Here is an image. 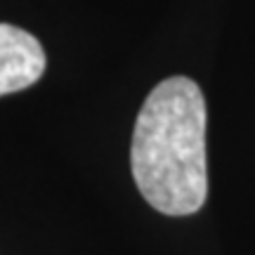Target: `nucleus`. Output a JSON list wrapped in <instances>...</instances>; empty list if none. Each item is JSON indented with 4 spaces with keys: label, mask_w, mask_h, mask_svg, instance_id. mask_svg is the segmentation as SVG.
I'll return each mask as SVG.
<instances>
[{
    "label": "nucleus",
    "mask_w": 255,
    "mask_h": 255,
    "mask_svg": "<svg viewBox=\"0 0 255 255\" xmlns=\"http://www.w3.org/2000/svg\"><path fill=\"white\" fill-rule=\"evenodd\" d=\"M45 71V52L36 36L0 24V97L31 88Z\"/></svg>",
    "instance_id": "f03ea898"
},
{
    "label": "nucleus",
    "mask_w": 255,
    "mask_h": 255,
    "mask_svg": "<svg viewBox=\"0 0 255 255\" xmlns=\"http://www.w3.org/2000/svg\"><path fill=\"white\" fill-rule=\"evenodd\" d=\"M130 168L139 194L163 215H191L206 203V102L191 78L173 76L149 92L135 121Z\"/></svg>",
    "instance_id": "f257e3e1"
}]
</instances>
